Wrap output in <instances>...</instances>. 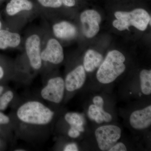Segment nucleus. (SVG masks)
Here are the masks:
<instances>
[{
  "label": "nucleus",
  "instance_id": "nucleus-1",
  "mask_svg": "<svg viewBox=\"0 0 151 151\" xmlns=\"http://www.w3.org/2000/svg\"><path fill=\"white\" fill-rule=\"evenodd\" d=\"M16 116L22 124L28 126H48L54 119L55 113L48 106L36 100L26 101L17 109Z\"/></svg>",
  "mask_w": 151,
  "mask_h": 151
},
{
  "label": "nucleus",
  "instance_id": "nucleus-2",
  "mask_svg": "<svg viewBox=\"0 0 151 151\" xmlns=\"http://www.w3.org/2000/svg\"><path fill=\"white\" fill-rule=\"evenodd\" d=\"M125 60V57L121 52L109 51L97 70V80L103 84H110L115 81L126 70Z\"/></svg>",
  "mask_w": 151,
  "mask_h": 151
},
{
  "label": "nucleus",
  "instance_id": "nucleus-3",
  "mask_svg": "<svg viewBox=\"0 0 151 151\" xmlns=\"http://www.w3.org/2000/svg\"><path fill=\"white\" fill-rule=\"evenodd\" d=\"M116 19L113 22V27L119 31L129 30L132 26L144 31L147 29L151 16L143 9H137L131 12L118 11L114 14Z\"/></svg>",
  "mask_w": 151,
  "mask_h": 151
},
{
  "label": "nucleus",
  "instance_id": "nucleus-4",
  "mask_svg": "<svg viewBox=\"0 0 151 151\" xmlns=\"http://www.w3.org/2000/svg\"><path fill=\"white\" fill-rule=\"evenodd\" d=\"M122 131L120 127L114 125L99 127L94 133L97 145L102 151H108L121 137Z\"/></svg>",
  "mask_w": 151,
  "mask_h": 151
},
{
  "label": "nucleus",
  "instance_id": "nucleus-5",
  "mask_svg": "<svg viewBox=\"0 0 151 151\" xmlns=\"http://www.w3.org/2000/svg\"><path fill=\"white\" fill-rule=\"evenodd\" d=\"M65 90V81L60 76L48 79L41 90L42 98L50 103L59 104L64 97Z\"/></svg>",
  "mask_w": 151,
  "mask_h": 151
},
{
  "label": "nucleus",
  "instance_id": "nucleus-6",
  "mask_svg": "<svg viewBox=\"0 0 151 151\" xmlns=\"http://www.w3.org/2000/svg\"><path fill=\"white\" fill-rule=\"evenodd\" d=\"M41 40L37 34L30 35L25 44L26 52L31 67L33 70H40L42 65L41 57Z\"/></svg>",
  "mask_w": 151,
  "mask_h": 151
},
{
  "label": "nucleus",
  "instance_id": "nucleus-7",
  "mask_svg": "<svg viewBox=\"0 0 151 151\" xmlns=\"http://www.w3.org/2000/svg\"><path fill=\"white\" fill-rule=\"evenodd\" d=\"M101 16L97 11L89 9L84 11L80 16L82 32L86 37L91 38L100 30Z\"/></svg>",
  "mask_w": 151,
  "mask_h": 151
},
{
  "label": "nucleus",
  "instance_id": "nucleus-8",
  "mask_svg": "<svg viewBox=\"0 0 151 151\" xmlns=\"http://www.w3.org/2000/svg\"><path fill=\"white\" fill-rule=\"evenodd\" d=\"M41 57L42 62H48L57 65L64 59L63 48L59 42L54 38L49 40L45 48L41 51Z\"/></svg>",
  "mask_w": 151,
  "mask_h": 151
},
{
  "label": "nucleus",
  "instance_id": "nucleus-9",
  "mask_svg": "<svg viewBox=\"0 0 151 151\" xmlns=\"http://www.w3.org/2000/svg\"><path fill=\"white\" fill-rule=\"evenodd\" d=\"M86 80V71L82 65H78L68 73L64 81L65 89L73 92L83 86Z\"/></svg>",
  "mask_w": 151,
  "mask_h": 151
},
{
  "label": "nucleus",
  "instance_id": "nucleus-10",
  "mask_svg": "<svg viewBox=\"0 0 151 151\" xmlns=\"http://www.w3.org/2000/svg\"><path fill=\"white\" fill-rule=\"evenodd\" d=\"M130 124L133 129L141 130L150 127L151 105L132 112L130 116Z\"/></svg>",
  "mask_w": 151,
  "mask_h": 151
},
{
  "label": "nucleus",
  "instance_id": "nucleus-11",
  "mask_svg": "<svg viewBox=\"0 0 151 151\" xmlns=\"http://www.w3.org/2000/svg\"><path fill=\"white\" fill-rule=\"evenodd\" d=\"M52 31L57 38L64 40L74 38L77 33V29L75 26L67 21L55 24L52 27Z\"/></svg>",
  "mask_w": 151,
  "mask_h": 151
},
{
  "label": "nucleus",
  "instance_id": "nucleus-12",
  "mask_svg": "<svg viewBox=\"0 0 151 151\" xmlns=\"http://www.w3.org/2000/svg\"><path fill=\"white\" fill-rule=\"evenodd\" d=\"M21 38L19 34L7 30H0V50L15 48L19 45Z\"/></svg>",
  "mask_w": 151,
  "mask_h": 151
},
{
  "label": "nucleus",
  "instance_id": "nucleus-13",
  "mask_svg": "<svg viewBox=\"0 0 151 151\" xmlns=\"http://www.w3.org/2000/svg\"><path fill=\"white\" fill-rule=\"evenodd\" d=\"M103 60L102 55L93 50L89 49L84 55L83 66L86 72H93L100 66Z\"/></svg>",
  "mask_w": 151,
  "mask_h": 151
},
{
  "label": "nucleus",
  "instance_id": "nucleus-14",
  "mask_svg": "<svg viewBox=\"0 0 151 151\" xmlns=\"http://www.w3.org/2000/svg\"><path fill=\"white\" fill-rule=\"evenodd\" d=\"M33 8L29 0H11L6 6V12L10 16H14L22 11H29Z\"/></svg>",
  "mask_w": 151,
  "mask_h": 151
},
{
  "label": "nucleus",
  "instance_id": "nucleus-15",
  "mask_svg": "<svg viewBox=\"0 0 151 151\" xmlns=\"http://www.w3.org/2000/svg\"><path fill=\"white\" fill-rule=\"evenodd\" d=\"M141 89L146 95L151 94V70L143 69L140 73Z\"/></svg>",
  "mask_w": 151,
  "mask_h": 151
},
{
  "label": "nucleus",
  "instance_id": "nucleus-16",
  "mask_svg": "<svg viewBox=\"0 0 151 151\" xmlns=\"http://www.w3.org/2000/svg\"><path fill=\"white\" fill-rule=\"evenodd\" d=\"M64 119L65 122L71 127L77 128L83 126L84 120L83 117L78 113L74 112H68L65 114Z\"/></svg>",
  "mask_w": 151,
  "mask_h": 151
},
{
  "label": "nucleus",
  "instance_id": "nucleus-17",
  "mask_svg": "<svg viewBox=\"0 0 151 151\" xmlns=\"http://www.w3.org/2000/svg\"><path fill=\"white\" fill-rule=\"evenodd\" d=\"M14 97V93L12 90L4 92L0 96V111H4L8 107Z\"/></svg>",
  "mask_w": 151,
  "mask_h": 151
},
{
  "label": "nucleus",
  "instance_id": "nucleus-18",
  "mask_svg": "<svg viewBox=\"0 0 151 151\" xmlns=\"http://www.w3.org/2000/svg\"><path fill=\"white\" fill-rule=\"evenodd\" d=\"M40 4L45 7L58 8L62 5L60 0H37Z\"/></svg>",
  "mask_w": 151,
  "mask_h": 151
},
{
  "label": "nucleus",
  "instance_id": "nucleus-19",
  "mask_svg": "<svg viewBox=\"0 0 151 151\" xmlns=\"http://www.w3.org/2000/svg\"><path fill=\"white\" fill-rule=\"evenodd\" d=\"M100 113L99 109L94 104L89 105L88 110V115L89 119L94 121L96 116Z\"/></svg>",
  "mask_w": 151,
  "mask_h": 151
},
{
  "label": "nucleus",
  "instance_id": "nucleus-20",
  "mask_svg": "<svg viewBox=\"0 0 151 151\" xmlns=\"http://www.w3.org/2000/svg\"><path fill=\"white\" fill-rule=\"evenodd\" d=\"M109 151H127L126 146L122 142L116 143L109 149Z\"/></svg>",
  "mask_w": 151,
  "mask_h": 151
},
{
  "label": "nucleus",
  "instance_id": "nucleus-21",
  "mask_svg": "<svg viewBox=\"0 0 151 151\" xmlns=\"http://www.w3.org/2000/svg\"><path fill=\"white\" fill-rule=\"evenodd\" d=\"M81 132L78 131L75 127H71L69 128L68 131V135L70 137L76 139L78 137L80 136Z\"/></svg>",
  "mask_w": 151,
  "mask_h": 151
},
{
  "label": "nucleus",
  "instance_id": "nucleus-22",
  "mask_svg": "<svg viewBox=\"0 0 151 151\" xmlns=\"http://www.w3.org/2000/svg\"><path fill=\"white\" fill-rule=\"evenodd\" d=\"M93 104H94L98 109L103 108L104 102L103 97L100 96H96L93 98Z\"/></svg>",
  "mask_w": 151,
  "mask_h": 151
},
{
  "label": "nucleus",
  "instance_id": "nucleus-23",
  "mask_svg": "<svg viewBox=\"0 0 151 151\" xmlns=\"http://www.w3.org/2000/svg\"><path fill=\"white\" fill-rule=\"evenodd\" d=\"M63 150L64 151H78V146L75 143H68L64 147Z\"/></svg>",
  "mask_w": 151,
  "mask_h": 151
},
{
  "label": "nucleus",
  "instance_id": "nucleus-24",
  "mask_svg": "<svg viewBox=\"0 0 151 151\" xmlns=\"http://www.w3.org/2000/svg\"><path fill=\"white\" fill-rule=\"evenodd\" d=\"M10 122V119L8 116L0 111V125H7Z\"/></svg>",
  "mask_w": 151,
  "mask_h": 151
},
{
  "label": "nucleus",
  "instance_id": "nucleus-25",
  "mask_svg": "<svg viewBox=\"0 0 151 151\" xmlns=\"http://www.w3.org/2000/svg\"><path fill=\"white\" fill-rule=\"evenodd\" d=\"M62 4L68 7L73 6L75 5V0H60Z\"/></svg>",
  "mask_w": 151,
  "mask_h": 151
},
{
  "label": "nucleus",
  "instance_id": "nucleus-26",
  "mask_svg": "<svg viewBox=\"0 0 151 151\" xmlns=\"http://www.w3.org/2000/svg\"><path fill=\"white\" fill-rule=\"evenodd\" d=\"M5 72L4 68L0 65V79H2L4 76Z\"/></svg>",
  "mask_w": 151,
  "mask_h": 151
},
{
  "label": "nucleus",
  "instance_id": "nucleus-27",
  "mask_svg": "<svg viewBox=\"0 0 151 151\" xmlns=\"http://www.w3.org/2000/svg\"><path fill=\"white\" fill-rule=\"evenodd\" d=\"M4 91V87L1 85H0V96L2 94Z\"/></svg>",
  "mask_w": 151,
  "mask_h": 151
},
{
  "label": "nucleus",
  "instance_id": "nucleus-28",
  "mask_svg": "<svg viewBox=\"0 0 151 151\" xmlns=\"http://www.w3.org/2000/svg\"><path fill=\"white\" fill-rule=\"evenodd\" d=\"M16 151H25V150H24V149H17V150H15Z\"/></svg>",
  "mask_w": 151,
  "mask_h": 151
},
{
  "label": "nucleus",
  "instance_id": "nucleus-29",
  "mask_svg": "<svg viewBox=\"0 0 151 151\" xmlns=\"http://www.w3.org/2000/svg\"><path fill=\"white\" fill-rule=\"evenodd\" d=\"M2 26V23L1 22V20H0V30H1V27Z\"/></svg>",
  "mask_w": 151,
  "mask_h": 151
},
{
  "label": "nucleus",
  "instance_id": "nucleus-30",
  "mask_svg": "<svg viewBox=\"0 0 151 151\" xmlns=\"http://www.w3.org/2000/svg\"><path fill=\"white\" fill-rule=\"evenodd\" d=\"M0 1H2V0H0Z\"/></svg>",
  "mask_w": 151,
  "mask_h": 151
},
{
  "label": "nucleus",
  "instance_id": "nucleus-31",
  "mask_svg": "<svg viewBox=\"0 0 151 151\" xmlns=\"http://www.w3.org/2000/svg\"></svg>",
  "mask_w": 151,
  "mask_h": 151
}]
</instances>
